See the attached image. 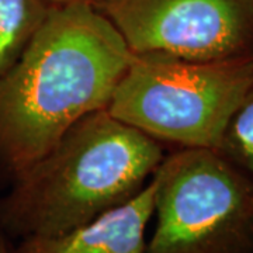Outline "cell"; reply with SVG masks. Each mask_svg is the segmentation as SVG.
Instances as JSON below:
<instances>
[{
  "label": "cell",
  "mask_w": 253,
  "mask_h": 253,
  "mask_svg": "<svg viewBox=\"0 0 253 253\" xmlns=\"http://www.w3.org/2000/svg\"><path fill=\"white\" fill-rule=\"evenodd\" d=\"M51 7L46 0H0V76L24 54Z\"/></svg>",
  "instance_id": "obj_7"
},
{
  "label": "cell",
  "mask_w": 253,
  "mask_h": 253,
  "mask_svg": "<svg viewBox=\"0 0 253 253\" xmlns=\"http://www.w3.org/2000/svg\"><path fill=\"white\" fill-rule=\"evenodd\" d=\"M217 151L253 177V83L229 118Z\"/></svg>",
  "instance_id": "obj_8"
},
{
  "label": "cell",
  "mask_w": 253,
  "mask_h": 253,
  "mask_svg": "<svg viewBox=\"0 0 253 253\" xmlns=\"http://www.w3.org/2000/svg\"><path fill=\"white\" fill-rule=\"evenodd\" d=\"M154 176L126 203L56 236L16 241L13 253H146V226L154 218Z\"/></svg>",
  "instance_id": "obj_6"
},
{
  "label": "cell",
  "mask_w": 253,
  "mask_h": 253,
  "mask_svg": "<svg viewBox=\"0 0 253 253\" xmlns=\"http://www.w3.org/2000/svg\"><path fill=\"white\" fill-rule=\"evenodd\" d=\"M0 253H13L11 252V241L0 231Z\"/></svg>",
  "instance_id": "obj_9"
},
{
  "label": "cell",
  "mask_w": 253,
  "mask_h": 253,
  "mask_svg": "<svg viewBox=\"0 0 253 253\" xmlns=\"http://www.w3.org/2000/svg\"><path fill=\"white\" fill-rule=\"evenodd\" d=\"M163 158L156 139L93 111L3 190L0 231L10 241L69 232L136 196Z\"/></svg>",
  "instance_id": "obj_2"
},
{
  "label": "cell",
  "mask_w": 253,
  "mask_h": 253,
  "mask_svg": "<svg viewBox=\"0 0 253 253\" xmlns=\"http://www.w3.org/2000/svg\"><path fill=\"white\" fill-rule=\"evenodd\" d=\"M252 83L253 61L132 54L106 110L161 144L217 149Z\"/></svg>",
  "instance_id": "obj_3"
},
{
  "label": "cell",
  "mask_w": 253,
  "mask_h": 253,
  "mask_svg": "<svg viewBox=\"0 0 253 253\" xmlns=\"http://www.w3.org/2000/svg\"><path fill=\"white\" fill-rule=\"evenodd\" d=\"M154 180L146 253H253V177L217 149L165 155Z\"/></svg>",
  "instance_id": "obj_4"
},
{
  "label": "cell",
  "mask_w": 253,
  "mask_h": 253,
  "mask_svg": "<svg viewBox=\"0 0 253 253\" xmlns=\"http://www.w3.org/2000/svg\"><path fill=\"white\" fill-rule=\"evenodd\" d=\"M52 6H61V4H69V3H79V1H91V0H46Z\"/></svg>",
  "instance_id": "obj_10"
},
{
  "label": "cell",
  "mask_w": 253,
  "mask_h": 253,
  "mask_svg": "<svg viewBox=\"0 0 253 253\" xmlns=\"http://www.w3.org/2000/svg\"><path fill=\"white\" fill-rule=\"evenodd\" d=\"M131 56L90 1L51 7L24 54L0 76V189L79 120L107 109Z\"/></svg>",
  "instance_id": "obj_1"
},
{
  "label": "cell",
  "mask_w": 253,
  "mask_h": 253,
  "mask_svg": "<svg viewBox=\"0 0 253 253\" xmlns=\"http://www.w3.org/2000/svg\"><path fill=\"white\" fill-rule=\"evenodd\" d=\"M132 54L253 61V0H91Z\"/></svg>",
  "instance_id": "obj_5"
}]
</instances>
